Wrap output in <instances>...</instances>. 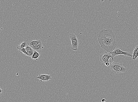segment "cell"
<instances>
[{"label": "cell", "instance_id": "1", "mask_svg": "<svg viewBox=\"0 0 138 102\" xmlns=\"http://www.w3.org/2000/svg\"><path fill=\"white\" fill-rule=\"evenodd\" d=\"M98 39L101 48L110 53L116 48L115 34L110 29H103L97 35Z\"/></svg>", "mask_w": 138, "mask_h": 102}, {"label": "cell", "instance_id": "2", "mask_svg": "<svg viewBox=\"0 0 138 102\" xmlns=\"http://www.w3.org/2000/svg\"><path fill=\"white\" fill-rule=\"evenodd\" d=\"M110 69L112 72L117 73H124L126 71L122 64L115 62H113L110 65Z\"/></svg>", "mask_w": 138, "mask_h": 102}, {"label": "cell", "instance_id": "3", "mask_svg": "<svg viewBox=\"0 0 138 102\" xmlns=\"http://www.w3.org/2000/svg\"><path fill=\"white\" fill-rule=\"evenodd\" d=\"M69 38L72 44V49L74 51H76L78 49L79 40L75 34H71L70 35Z\"/></svg>", "mask_w": 138, "mask_h": 102}, {"label": "cell", "instance_id": "4", "mask_svg": "<svg viewBox=\"0 0 138 102\" xmlns=\"http://www.w3.org/2000/svg\"><path fill=\"white\" fill-rule=\"evenodd\" d=\"M110 58H112L113 60V58L112 57V55L110 53L105 52L103 53L100 56V61L103 63H105L106 62H111V60H109Z\"/></svg>", "mask_w": 138, "mask_h": 102}, {"label": "cell", "instance_id": "5", "mask_svg": "<svg viewBox=\"0 0 138 102\" xmlns=\"http://www.w3.org/2000/svg\"><path fill=\"white\" fill-rule=\"evenodd\" d=\"M110 53L112 55V57L113 58L115 56L120 55H123L133 58V55L131 53L129 52L123 51L119 48L115 49L113 51L111 52Z\"/></svg>", "mask_w": 138, "mask_h": 102}, {"label": "cell", "instance_id": "6", "mask_svg": "<svg viewBox=\"0 0 138 102\" xmlns=\"http://www.w3.org/2000/svg\"><path fill=\"white\" fill-rule=\"evenodd\" d=\"M51 77V75H50L39 74L36 78L39 79L41 82H48L50 80L52 79Z\"/></svg>", "mask_w": 138, "mask_h": 102}, {"label": "cell", "instance_id": "7", "mask_svg": "<svg viewBox=\"0 0 138 102\" xmlns=\"http://www.w3.org/2000/svg\"><path fill=\"white\" fill-rule=\"evenodd\" d=\"M32 48L34 51L38 52L40 53L41 50H42L44 48V47L43 46L42 43H41L38 45L32 47Z\"/></svg>", "mask_w": 138, "mask_h": 102}, {"label": "cell", "instance_id": "8", "mask_svg": "<svg viewBox=\"0 0 138 102\" xmlns=\"http://www.w3.org/2000/svg\"><path fill=\"white\" fill-rule=\"evenodd\" d=\"M41 41L39 40H35L31 41H29V45L32 47L38 45L41 43Z\"/></svg>", "mask_w": 138, "mask_h": 102}, {"label": "cell", "instance_id": "9", "mask_svg": "<svg viewBox=\"0 0 138 102\" xmlns=\"http://www.w3.org/2000/svg\"><path fill=\"white\" fill-rule=\"evenodd\" d=\"M29 41L27 40H25L24 41L19 44L17 46V48H25L27 45H29Z\"/></svg>", "mask_w": 138, "mask_h": 102}, {"label": "cell", "instance_id": "10", "mask_svg": "<svg viewBox=\"0 0 138 102\" xmlns=\"http://www.w3.org/2000/svg\"><path fill=\"white\" fill-rule=\"evenodd\" d=\"M40 56V55L39 53L35 51L33 55H32L31 58L33 59L38 60V58H39Z\"/></svg>", "mask_w": 138, "mask_h": 102}, {"label": "cell", "instance_id": "11", "mask_svg": "<svg viewBox=\"0 0 138 102\" xmlns=\"http://www.w3.org/2000/svg\"><path fill=\"white\" fill-rule=\"evenodd\" d=\"M19 50V52L21 54H23L25 55L26 56V52L25 48H17Z\"/></svg>", "mask_w": 138, "mask_h": 102}, {"label": "cell", "instance_id": "12", "mask_svg": "<svg viewBox=\"0 0 138 102\" xmlns=\"http://www.w3.org/2000/svg\"><path fill=\"white\" fill-rule=\"evenodd\" d=\"M138 50V45H136V46L135 47V48H134V50H133V54H132L133 60H134L135 56V55L136 54V53H137Z\"/></svg>", "mask_w": 138, "mask_h": 102}, {"label": "cell", "instance_id": "13", "mask_svg": "<svg viewBox=\"0 0 138 102\" xmlns=\"http://www.w3.org/2000/svg\"><path fill=\"white\" fill-rule=\"evenodd\" d=\"M25 48L26 51H34L32 47L30 46L29 45L26 46Z\"/></svg>", "mask_w": 138, "mask_h": 102}, {"label": "cell", "instance_id": "14", "mask_svg": "<svg viewBox=\"0 0 138 102\" xmlns=\"http://www.w3.org/2000/svg\"><path fill=\"white\" fill-rule=\"evenodd\" d=\"M34 51H27V52H26V56L32 57V55H33L34 53Z\"/></svg>", "mask_w": 138, "mask_h": 102}, {"label": "cell", "instance_id": "15", "mask_svg": "<svg viewBox=\"0 0 138 102\" xmlns=\"http://www.w3.org/2000/svg\"><path fill=\"white\" fill-rule=\"evenodd\" d=\"M138 58V50L135 56L134 60H136Z\"/></svg>", "mask_w": 138, "mask_h": 102}, {"label": "cell", "instance_id": "16", "mask_svg": "<svg viewBox=\"0 0 138 102\" xmlns=\"http://www.w3.org/2000/svg\"><path fill=\"white\" fill-rule=\"evenodd\" d=\"M3 92V90L1 89V87H0V96H1V95H2Z\"/></svg>", "mask_w": 138, "mask_h": 102}, {"label": "cell", "instance_id": "17", "mask_svg": "<svg viewBox=\"0 0 138 102\" xmlns=\"http://www.w3.org/2000/svg\"><path fill=\"white\" fill-rule=\"evenodd\" d=\"M105 65H106V66H110V63L109 62H106V63H105Z\"/></svg>", "mask_w": 138, "mask_h": 102}, {"label": "cell", "instance_id": "18", "mask_svg": "<svg viewBox=\"0 0 138 102\" xmlns=\"http://www.w3.org/2000/svg\"><path fill=\"white\" fill-rule=\"evenodd\" d=\"M106 100L105 99H103L101 100L102 102H106Z\"/></svg>", "mask_w": 138, "mask_h": 102}, {"label": "cell", "instance_id": "19", "mask_svg": "<svg viewBox=\"0 0 138 102\" xmlns=\"http://www.w3.org/2000/svg\"><path fill=\"white\" fill-rule=\"evenodd\" d=\"M70 0L71 1H75V0Z\"/></svg>", "mask_w": 138, "mask_h": 102}]
</instances>
